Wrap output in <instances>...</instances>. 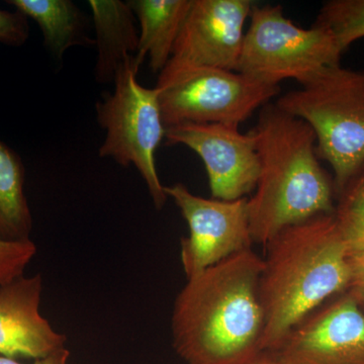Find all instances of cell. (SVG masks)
Listing matches in <instances>:
<instances>
[{"label":"cell","instance_id":"8fae6325","mask_svg":"<svg viewBox=\"0 0 364 364\" xmlns=\"http://www.w3.org/2000/svg\"><path fill=\"white\" fill-rule=\"evenodd\" d=\"M270 353L280 364H364V312L345 294L306 316Z\"/></svg>","mask_w":364,"mask_h":364},{"label":"cell","instance_id":"e0dca14e","mask_svg":"<svg viewBox=\"0 0 364 364\" xmlns=\"http://www.w3.org/2000/svg\"><path fill=\"white\" fill-rule=\"evenodd\" d=\"M315 26L329 31L342 53L364 38V0H330L318 11Z\"/></svg>","mask_w":364,"mask_h":364},{"label":"cell","instance_id":"30bf717a","mask_svg":"<svg viewBox=\"0 0 364 364\" xmlns=\"http://www.w3.org/2000/svg\"><path fill=\"white\" fill-rule=\"evenodd\" d=\"M166 145L195 151L207 170L212 198L237 200L254 191L260 164L250 132L219 124H183L165 132Z\"/></svg>","mask_w":364,"mask_h":364},{"label":"cell","instance_id":"d6986e66","mask_svg":"<svg viewBox=\"0 0 364 364\" xmlns=\"http://www.w3.org/2000/svg\"><path fill=\"white\" fill-rule=\"evenodd\" d=\"M37 251L32 240L0 241V286L23 277Z\"/></svg>","mask_w":364,"mask_h":364},{"label":"cell","instance_id":"3957f363","mask_svg":"<svg viewBox=\"0 0 364 364\" xmlns=\"http://www.w3.org/2000/svg\"><path fill=\"white\" fill-rule=\"evenodd\" d=\"M249 132L260 164L248 198L252 242L265 245L287 227L334 214V182L318 162L316 135L306 122L268 102Z\"/></svg>","mask_w":364,"mask_h":364},{"label":"cell","instance_id":"44dd1931","mask_svg":"<svg viewBox=\"0 0 364 364\" xmlns=\"http://www.w3.org/2000/svg\"><path fill=\"white\" fill-rule=\"evenodd\" d=\"M349 265L350 280L347 294L353 298L364 312V245L349 249Z\"/></svg>","mask_w":364,"mask_h":364},{"label":"cell","instance_id":"9c48e42d","mask_svg":"<svg viewBox=\"0 0 364 364\" xmlns=\"http://www.w3.org/2000/svg\"><path fill=\"white\" fill-rule=\"evenodd\" d=\"M182 217L189 236L181 239V259L188 279L230 256L250 248L248 198L221 200L193 195L184 184L164 186Z\"/></svg>","mask_w":364,"mask_h":364},{"label":"cell","instance_id":"8992f818","mask_svg":"<svg viewBox=\"0 0 364 364\" xmlns=\"http://www.w3.org/2000/svg\"><path fill=\"white\" fill-rule=\"evenodd\" d=\"M249 18L236 72L267 85L287 79L301 85L324 67L340 64L343 53L332 33L296 26L282 6L254 4Z\"/></svg>","mask_w":364,"mask_h":364},{"label":"cell","instance_id":"277c9868","mask_svg":"<svg viewBox=\"0 0 364 364\" xmlns=\"http://www.w3.org/2000/svg\"><path fill=\"white\" fill-rule=\"evenodd\" d=\"M275 105L313 129L318 159L332 167L339 193L364 162V71L324 67Z\"/></svg>","mask_w":364,"mask_h":364},{"label":"cell","instance_id":"9a60e30c","mask_svg":"<svg viewBox=\"0 0 364 364\" xmlns=\"http://www.w3.org/2000/svg\"><path fill=\"white\" fill-rule=\"evenodd\" d=\"M7 4L32 18L40 26L45 47L57 61L75 46L91 47L87 18L70 0H9Z\"/></svg>","mask_w":364,"mask_h":364},{"label":"cell","instance_id":"603a6c76","mask_svg":"<svg viewBox=\"0 0 364 364\" xmlns=\"http://www.w3.org/2000/svg\"><path fill=\"white\" fill-rule=\"evenodd\" d=\"M247 364H280L279 360L274 358L272 353L270 352H265V353L261 354L259 358H256L255 360L251 361Z\"/></svg>","mask_w":364,"mask_h":364},{"label":"cell","instance_id":"5b68a950","mask_svg":"<svg viewBox=\"0 0 364 364\" xmlns=\"http://www.w3.org/2000/svg\"><path fill=\"white\" fill-rule=\"evenodd\" d=\"M141 62L129 57L117 69L114 90L97 102V123L105 130L100 156L112 158L124 167L134 165L147 186L155 208L167 200L160 181L155 154L165 128L160 109V90L146 88L138 81Z\"/></svg>","mask_w":364,"mask_h":364},{"label":"cell","instance_id":"5bb4252c","mask_svg":"<svg viewBox=\"0 0 364 364\" xmlns=\"http://www.w3.org/2000/svg\"><path fill=\"white\" fill-rule=\"evenodd\" d=\"M139 23L141 63L149 57L151 70L157 73L166 66L193 0H131L128 1Z\"/></svg>","mask_w":364,"mask_h":364},{"label":"cell","instance_id":"7a4b0ae2","mask_svg":"<svg viewBox=\"0 0 364 364\" xmlns=\"http://www.w3.org/2000/svg\"><path fill=\"white\" fill-rule=\"evenodd\" d=\"M258 294L263 350L272 352L306 316L350 280L349 246L333 215H318L280 231L265 244Z\"/></svg>","mask_w":364,"mask_h":364},{"label":"cell","instance_id":"7402d4cb","mask_svg":"<svg viewBox=\"0 0 364 364\" xmlns=\"http://www.w3.org/2000/svg\"><path fill=\"white\" fill-rule=\"evenodd\" d=\"M70 358V351L63 348L61 350L50 354L47 358L37 359L33 364H68ZM0 364H23L16 361V359H11L0 356Z\"/></svg>","mask_w":364,"mask_h":364},{"label":"cell","instance_id":"2e32d148","mask_svg":"<svg viewBox=\"0 0 364 364\" xmlns=\"http://www.w3.org/2000/svg\"><path fill=\"white\" fill-rule=\"evenodd\" d=\"M25 178L20 155L0 139V241L31 240L33 217Z\"/></svg>","mask_w":364,"mask_h":364},{"label":"cell","instance_id":"ba28073f","mask_svg":"<svg viewBox=\"0 0 364 364\" xmlns=\"http://www.w3.org/2000/svg\"><path fill=\"white\" fill-rule=\"evenodd\" d=\"M253 4L250 0H193L156 87L198 69L237 71Z\"/></svg>","mask_w":364,"mask_h":364},{"label":"cell","instance_id":"ffe728a7","mask_svg":"<svg viewBox=\"0 0 364 364\" xmlns=\"http://www.w3.org/2000/svg\"><path fill=\"white\" fill-rule=\"evenodd\" d=\"M30 36L28 18L21 11L0 9V43L13 47L25 44Z\"/></svg>","mask_w":364,"mask_h":364},{"label":"cell","instance_id":"6da1fadb","mask_svg":"<svg viewBox=\"0 0 364 364\" xmlns=\"http://www.w3.org/2000/svg\"><path fill=\"white\" fill-rule=\"evenodd\" d=\"M263 264L248 248L188 279L171 317L172 346L184 363L247 364L265 353Z\"/></svg>","mask_w":364,"mask_h":364},{"label":"cell","instance_id":"52a82bcc","mask_svg":"<svg viewBox=\"0 0 364 364\" xmlns=\"http://www.w3.org/2000/svg\"><path fill=\"white\" fill-rule=\"evenodd\" d=\"M165 128L183 124H219L239 128L279 95L267 85L236 71L198 69L159 88Z\"/></svg>","mask_w":364,"mask_h":364},{"label":"cell","instance_id":"7c38bea8","mask_svg":"<svg viewBox=\"0 0 364 364\" xmlns=\"http://www.w3.org/2000/svg\"><path fill=\"white\" fill-rule=\"evenodd\" d=\"M42 293L41 273L0 286V356L37 360L65 348V335L41 314Z\"/></svg>","mask_w":364,"mask_h":364},{"label":"cell","instance_id":"4fadbf2b","mask_svg":"<svg viewBox=\"0 0 364 364\" xmlns=\"http://www.w3.org/2000/svg\"><path fill=\"white\" fill-rule=\"evenodd\" d=\"M97 49L95 79L112 82L124 60L138 52L139 33L135 14L128 2L119 0H90Z\"/></svg>","mask_w":364,"mask_h":364},{"label":"cell","instance_id":"ac0fdd59","mask_svg":"<svg viewBox=\"0 0 364 364\" xmlns=\"http://www.w3.org/2000/svg\"><path fill=\"white\" fill-rule=\"evenodd\" d=\"M334 217L349 249L364 245V162L339 193Z\"/></svg>","mask_w":364,"mask_h":364}]
</instances>
